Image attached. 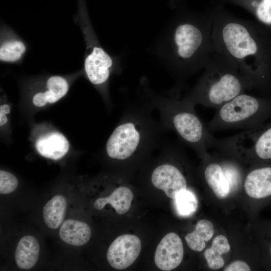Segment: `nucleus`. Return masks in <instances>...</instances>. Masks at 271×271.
Segmentation results:
<instances>
[{"mask_svg":"<svg viewBox=\"0 0 271 271\" xmlns=\"http://www.w3.org/2000/svg\"><path fill=\"white\" fill-rule=\"evenodd\" d=\"M0 34L1 63H21L28 50L26 42L6 25L1 26Z\"/></svg>","mask_w":271,"mask_h":271,"instance_id":"12","label":"nucleus"},{"mask_svg":"<svg viewBox=\"0 0 271 271\" xmlns=\"http://www.w3.org/2000/svg\"><path fill=\"white\" fill-rule=\"evenodd\" d=\"M133 197L129 188L120 186L115 189L110 196L96 199L94 206L97 210H101L107 204H110L117 214H123L130 209Z\"/></svg>","mask_w":271,"mask_h":271,"instance_id":"19","label":"nucleus"},{"mask_svg":"<svg viewBox=\"0 0 271 271\" xmlns=\"http://www.w3.org/2000/svg\"><path fill=\"white\" fill-rule=\"evenodd\" d=\"M8 121L7 117H6V114L0 112V125L2 126L6 124Z\"/></svg>","mask_w":271,"mask_h":271,"instance_id":"28","label":"nucleus"},{"mask_svg":"<svg viewBox=\"0 0 271 271\" xmlns=\"http://www.w3.org/2000/svg\"><path fill=\"white\" fill-rule=\"evenodd\" d=\"M78 4L74 21L80 27L85 44L83 70L93 85L104 88L111 75L121 71L120 58L109 55L100 45L89 19L85 0H78Z\"/></svg>","mask_w":271,"mask_h":271,"instance_id":"6","label":"nucleus"},{"mask_svg":"<svg viewBox=\"0 0 271 271\" xmlns=\"http://www.w3.org/2000/svg\"><path fill=\"white\" fill-rule=\"evenodd\" d=\"M214 234V227L211 221L202 219L198 221L194 230L187 234L185 240L193 250L200 252L205 247V241L211 239Z\"/></svg>","mask_w":271,"mask_h":271,"instance_id":"21","label":"nucleus"},{"mask_svg":"<svg viewBox=\"0 0 271 271\" xmlns=\"http://www.w3.org/2000/svg\"><path fill=\"white\" fill-rule=\"evenodd\" d=\"M151 182L156 188L163 190L170 198L174 199L176 194L187 189V180L180 169L171 164L157 167L151 175Z\"/></svg>","mask_w":271,"mask_h":271,"instance_id":"11","label":"nucleus"},{"mask_svg":"<svg viewBox=\"0 0 271 271\" xmlns=\"http://www.w3.org/2000/svg\"><path fill=\"white\" fill-rule=\"evenodd\" d=\"M203 175L207 185L217 197L222 199L229 194L230 185L223 167V160L208 162L204 169Z\"/></svg>","mask_w":271,"mask_h":271,"instance_id":"15","label":"nucleus"},{"mask_svg":"<svg viewBox=\"0 0 271 271\" xmlns=\"http://www.w3.org/2000/svg\"><path fill=\"white\" fill-rule=\"evenodd\" d=\"M60 238L64 242L73 246H81L90 239L91 231L89 225L82 221L67 219L59 230Z\"/></svg>","mask_w":271,"mask_h":271,"instance_id":"17","label":"nucleus"},{"mask_svg":"<svg viewBox=\"0 0 271 271\" xmlns=\"http://www.w3.org/2000/svg\"><path fill=\"white\" fill-rule=\"evenodd\" d=\"M205 70L184 98L194 105L218 109L251 88L235 64L214 50Z\"/></svg>","mask_w":271,"mask_h":271,"instance_id":"3","label":"nucleus"},{"mask_svg":"<svg viewBox=\"0 0 271 271\" xmlns=\"http://www.w3.org/2000/svg\"><path fill=\"white\" fill-rule=\"evenodd\" d=\"M18 186L17 178L12 174L0 171V193L7 194L14 192Z\"/></svg>","mask_w":271,"mask_h":271,"instance_id":"25","label":"nucleus"},{"mask_svg":"<svg viewBox=\"0 0 271 271\" xmlns=\"http://www.w3.org/2000/svg\"><path fill=\"white\" fill-rule=\"evenodd\" d=\"M174 200L176 209L181 216H189L197 210L198 206L197 198L193 192L187 189L179 192Z\"/></svg>","mask_w":271,"mask_h":271,"instance_id":"23","label":"nucleus"},{"mask_svg":"<svg viewBox=\"0 0 271 271\" xmlns=\"http://www.w3.org/2000/svg\"><path fill=\"white\" fill-rule=\"evenodd\" d=\"M65 198L57 195L50 200L43 209V216L46 225L50 228L57 229L62 223L66 211Z\"/></svg>","mask_w":271,"mask_h":271,"instance_id":"20","label":"nucleus"},{"mask_svg":"<svg viewBox=\"0 0 271 271\" xmlns=\"http://www.w3.org/2000/svg\"><path fill=\"white\" fill-rule=\"evenodd\" d=\"M69 87L65 78L59 75L51 76L46 81L45 89L34 94L33 103L37 107L44 106L48 103H55L67 94Z\"/></svg>","mask_w":271,"mask_h":271,"instance_id":"14","label":"nucleus"},{"mask_svg":"<svg viewBox=\"0 0 271 271\" xmlns=\"http://www.w3.org/2000/svg\"><path fill=\"white\" fill-rule=\"evenodd\" d=\"M148 123L135 116L125 117L107 140L106 151L108 157L123 161L141 150L148 149L152 131Z\"/></svg>","mask_w":271,"mask_h":271,"instance_id":"8","label":"nucleus"},{"mask_svg":"<svg viewBox=\"0 0 271 271\" xmlns=\"http://www.w3.org/2000/svg\"><path fill=\"white\" fill-rule=\"evenodd\" d=\"M210 149L232 157L271 161V119L260 126L229 138H214Z\"/></svg>","mask_w":271,"mask_h":271,"instance_id":"7","label":"nucleus"},{"mask_svg":"<svg viewBox=\"0 0 271 271\" xmlns=\"http://www.w3.org/2000/svg\"><path fill=\"white\" fill-rule=\"evenodd\" d=\"M271 119V95L239 94L217 109L208 123L210 133L228 129H250Z\"/></svg>","mask_w":271,"mask_h":271,"instance_id":"5","label":"nucleus"},{"mask_svg":"<svg viewBox=\"0 0 271 271\" xmlns=\"http://www.w3.org/2000/svg\"><path fill=\"white\" fill-rule=\"evenodd\" d=\"M224 270L249 271L250 268L246 262L241 260H237L230 263L224 268Z\"/></svg>","mask_w":271,"mask_h":271,"instance_id":"26","label":"nucleus"},{"mask_svg":"<svg viewBox=\"0 0 271 271\" xmlns=\"http://www.w3.org/2000/svg\"><path fill=\"white\" fill-rule=\"evenodd\" d=\"M244 188L247 194L255 199L271 195V166L252 169L245 176Z\"/></svg>","mask_w":271,"mask_h":271,"instance_id":"13","label":"nucleus"},{"mask_svg":"<svg viewBox=\"0 0 271 271\" xmlns=\"http://www.w3.org/2000/svg\"><path fill=\"white\" fill-rule=\"evenodd\" d=\"M211 18L215 50L235 64L251 90L271 95V29L224 13Z\"/></svg>","mask_w":271,"mask_h":271,"instance_id":"1","label":"nucleus"},{"mask_svg":"<svg viewBox=\"0 0 271 271\" xmlns=\"http://www.w3.org/2000/svg\"><path fill=\"white\" fill-rule=\"evenodd\" d=\"M154 101L159 108L165 126L175 131L184 144L204 157L214 137L197 115L195 106L184 98L158 97Z\"/></svg>","mask_w":271,"mask_h":271,"instance_id":"4","label":"nucleus"},{"mask_svg":"<svg viewBox=\"0 0 271 271\" xmlns=\"http://www.w3.org/2000/svg\"><path fill=\"white\" fill-rule=\"evenodd\" d=\"M184 256L183 242L178 234L170 232L159 242L155 253L157 266L162 270L170 271L181 263Z\"/></svg>","mask_w":271,"mask_h":271,"instance_id":"10","label":"nucleus"},{"mask_svg":"<svg viewBox=\"0 0 271 271\" xmlns=\"http://www.w3.org/2000/svg\"><path fill=\"white\" fill-rule=\"evenodd\" d=\"M36 148L43 157L56 160L66 154L69 143L62 134L53 132L39 138L36 143Z\"/></svg>","mask_w":271,"mask_h":271,"instance_id":"16","label":"nucleus"},{"mask_svg":"<svg viewBox=\"0 0 271 271\" xmlns=\"http://www.w3.org/2000/svg\"><path fill=\"white\" fill-rule=\"evenodd\" d=\"M211 16H184L171 22L156 52L180 81L204 68L214 52Z\"/></svg>","mask_w":271,"mask_h":271,"instance_id":"2","label":"nucleus"},{"mask_svg":"<svg viewBox=\"0 0 271 271\" xmlns=\"http://www.w3.org/2000/svg\"><path fill=\"white\" fill-rule=\"evenodd\" d=\"M0 112H3L6 114L9 113L10 112V106L7 104L1 105L0 106Z\"/></svg>","mask_w":271,"mask_h":271,"instance_id":"27","label":"nucleus"},{"mask_svg":"<svg viewBox=\"0 0 271 271\" xmlns=\"http://www.w3.org/2000/svg\"><path fill=\"white\" fill-rule=\"evenodd\" d=\"M246 6L259 23L271 26V0H247Z\"/></svg>","mask_w":271,"mask_h":271,"instance_id":"24","label":"nucleus"},{"mask_svg":"<svg viewBox=\"0 0 271 271\" xmlns=\"http://www.w3.org/2000/svg\"><path fill=\"white\" fill-rule=\"evenodd\" d=\"M230 246L227 239L222 235H219L213 239L212 245L204 252L208 266L212 269H218L224 264L222 254L229 251Z\"/></svg>","mask_w":271,"mask_h":271,"instance_id":"22","label":"nucleus"},{"mask_svg":"<svg viewBox=\"0 0 271 271\" xmlns=\"http://www.w3.org/2000/svg\"><path fill=\"white\" fill-rule=\"evenodd\" d=\"M141 248V241L136 235H120L108 248L106 255L107 261L114 268L125 269L135 261L140 253Z\"/></svg>","mask_w":271,"mask_h":271,"instance_id":"9","label":"nucleus"},{"mask_svg":"<svg viewBox=\"0 0 271 271\" xmlns=\"http://www.w3.org/2000/svg\"><path fill=\"white\" fill-rule=\"evenodd\" d=\"M270 252H271V249H270Z\"/></svg>","mask_w":271,"mask_h":271,"instance_id":"29","label":"nucleus"},{"mask_svg":"<svg viewBox=\"0 0 271 271\" xmlns=\"http://www.w3.org/2000/svg\"><path fill=\"white\" fill-rule=\"evenodd\" d=\"M40 245L37 239L31 235L23 237L17 246L15 258L18 266L29 269L35 266L38 259Z\"/></svg>","mask_w":271,"mask_h":271,"instance_id":"18","label":"nucleus"}]
</instances>
